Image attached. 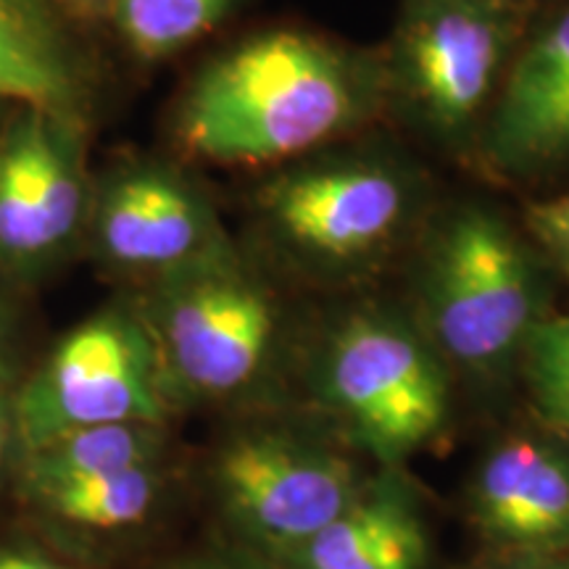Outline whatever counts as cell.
Here are the masks:
<instances>
[{
	"instance_id": "9c48e42d",
	"label": "cell",
	"mask_w": 569,
	"mask_h": 569,
	"mask_svg": "<svg viewBox=\"0 0 569 569\" xmlns=\"http://www.w3.org/2000/svg\"><path fill=\"white\" fill-rule=\"evenodd\" d=\"M84 238L103 267L148 284L232 248L209 198L159 161H127L92 184Z\"/></svg>"
},
{
	"instance_id": "277c9868",
	"label": "cell",
	"mask_w": 569,
	"mask_h": 569,
	"mask_svg": "<svg viewBox=\"0 0 569 569\" xmlns=\"http://www.w3.org/2000/svg\"><path fill=\"white\" fill-rule=\"evenodd\" d=\"M134 309L151 332L174 415L274 403L280 306L234 248L153 282Z\"/></svg>"
},
{
	"instance_id": "8fae6325",
	"label": "cell",
	"mask_w": 569,
	"mask_h": 569,
	"mask_svg": "<svg viewBox=\"0 0 569 569\" xmlns=\"http://www.w3.org/2000/svg\"><path fill=\"white\" fill-rule=\"evenodd\" d=\"M261 209L298 253L325 264H359L398 238L411 193L382 163H325L277 177L261 193Z\"/></svg>"
},
{
	"instance_id": "cb8c5ba5",
	"label": "cell",
	"mask_w": 569,
	"mask_h": 569,
	"mask_svg": "<svg viewBox=\"0 0 569 569\" xmlns=\"http://www.w3.org/2000/svg\"><path fill=\"white\" fill-rule=\"evenodd\" d=\"M21 380L17 356V319L9 298L0 293V386H13Z\"/></svg>"
},
{
	"instance_id": "44dd1931",
	"label": "cell",
	"mask_w": 569,
	"mask_h": 569,
	"mask_svg": "<svg viewBox=\"0 0 569 569\" xmlns=\"http://www.w3.org/2000/svg\"><path fill=\"white\" fill-rule=\"evenodd\" d=\"M0 569H84L48 546L40 536L13 522L0 530Z\"/></svg>"
},
{
	"instance_id": "8992f818",
	"label": "cell",
	"mask_w": 569,
	"mask_h": 569,
	"mask_svg": "<svg viewBox=\"0 0 569 569\" xmlns=\"http://www.w3.org/2000/svg\"><path fill=\"white\" fill-rule=\"evenodd\" d=\"M21 451L82 427L172 425L159 356L134 303L71 327L13 388Z\"/></svg>"
},
{
	"instance_id": "d6986e66",
	"label": "cell",
	"mask_w": 569,
	"mask_h": 569,
	"mask_svg": "<svg viewBox=\"0 0 569 569\" xmlns=\"http://www.w3.org/2000/svg\"><path fill=\"white\" fill-rule=\"evenodd\" d=\"M148 569H280V567L211 530L209 536L196 540V543L182 546V549L156 559Z\"/></svg>"
},
{
	"instance_id": "30bf717a",
	"label": "cell",
	"mask_w": 569,
	"mask_h": 569,
	"mask_svg": "<svg viewBox=\"0 0 569 569\" xmlns=\"http://www.w3.org/2000/svg\"><path fill=\"white\" fill-rule=\"evenodd\" d=\"M177 459L56 482L13 486L17 522L84 569H113L140 557L172 525L182 498Z\"/></svg>"
},
{
	"instance_id": "5bb4252c",
	"label": "cell",
	"mask_w": 569,
	"mask_h": 569,
	"mask_svg": "<svg viewBox=\"0 0 569 569\" xmlns=\"http://www.w3.org/2000/svg\"><path fill=\"white\" fill-rule=\"evenodd\" d=\"M486 148L507 172L569 159V9L511 59L490 111Z\"/></svg>"
},
{
	"instance_id": "6da1fadb",
	"label": "cell",
	"mask_w": 569,
	"mask_h": 569,
	"mask_svg": "<svg viewBox=\"0 0 569 569\" xmlns=\"http://www.w3.org/2000/svg\"><path fill=\"white\" fill-rule=\"evenodd\" d=\"M375 74L317 34L269 30L206 63L177 109V140L213 163L301 156L365 122Z\"/></svg>"
},
{
	"instance_id": "7c38bea8",
	"label": "cell",
	"mask_w": 569,
	"mask_h": 569,
	"mask_svg": "<svg viewBox=\"0 0 569 569\" xmlns=\"http://www.w3.org/2000/svg\"><path fill=\"white\" fill-rule=\"evenodd\" d=\"M461 515L478 553L569 551V446L543 432H509L478 459Z\"/></svg>"
},
{
	"instance_id": "ba28073f",
	"label": "cell",
	"mask_w": 569,
	"mask_h": 569,
	"mask_svg": "<svg viewBox=\"0 0 569 569\" xmlns=\"http://www.w3.org/2000/svg\"><path fill=\"white\" fill-rule=\"evenodd\" d=\"M84 122L13 106L0 127V274L40 280L84 240Z\"/></svg>"
},
{
	"instance_id": "d4e9b609",
	"label": "cell",
	"mask_w": 569,
	"mask_h": 569,
	"mask_svg": "<svg viewBox=\"0 0 569 569\" xmlns=\"http://www.w3.org/2000/svg\"><path fill=\"white\" fill-rule=\"evenodd\" d=\"M51 3L80 32L88 30V27H98L103 21H109L111 0H51Z\"/></svg>"
},
{
	"instance_id": "ffe728a7",
	"label": "cell",
	"mask_w": 569,
	"mask_h": 569,
	"mask_svg": "<svg viewBox=\"0 0 569 569\" xmlns=\"http://www.w3.org/2000/svg\"><path fill=\"white\" fill-rule=\"evenodd\" d=\"M525 224L553 267L569 280V193L551 201L532 203L525 211Z\"/></svg>"
},
{
	"instance_id": "52a82bcc",
	"label": "cell",
	"mask_w": 569,
	"mask_h": 569,
	"mask_svg": "<svg viewBox=\"0 0 569 569\" xmlns=\"http://www.w3.org/2000/svg\"><path fill=\"white\" fill-rule=\"evenodd\" d=\"M525 19L488 0H403L390 74L409 109L443 138L467 134L507 74Z\"/></svg>"
},
{
	"instance_id": "ac0fdd59",
	"label": "cell",
	"mask_w": 569,
	"mask_h": 569,
	"mask_svg": "<svg viewBox=\"0 0 569 569\" xmlns=\"http://www.w3.org/2000/svg\"><path fill=\"white\" fill-rule=\"evenodd\" d=\"M540 425L569 446V317H546L519 361Z\"/></svg>"
},
{
	"instance_id": "7a4b0ae2",
	"label": "cell",
	"mask_w": 569,
	"mask_h": 569,
	"mask_svg": "<svg viewBox=\"0 0 569 569\" xmlns=\"http://www.w3.org/2000/svg\"><path fill=\"white\" fill-rule=\"evenodd\" d=\"M372 465L315 415L269 403L238 411L201 461L211 530L280 565L336 519Z\"/></svg>"
},
{
	"instance_id": "484cf974",
	"label": "cell",
	"mask_w": 569,
	"mask_h": 569,
	"mask_svg": "<svg viewBox=\"0 0 569 569\" xmlns=\"http://www.w3.org/2000/svg\"><path fill=\"white\" fill-rule=\"evenodd\" d=\"M488 3H496V6H507V9H515V11H525L530 13L540 0H488Z\"/></svg>"
},
{
	"instance_id": "e0dca14e",
	"label": "cell",
	"mask_w": 569,
	"mask_h": 569,
	"mask_svg": "<svg viewBox=\"0 0 569 569\" xmlns=\"http://www.w3.org/2000/svg\"><path fill=\"white\" fill-rule=\"evenodd\" d=\"M240 0H111L113 24L127 51L142 61H163L217 30Z\"/></svg>"
},
{
	"instance_id": "7402d4cb",
	"label": "cell",
	"mask_w": 569,
	"mask_h": 569,
	"mask_svg": "<svg viewBox=\"0 0 569 569\" xmlns=\"http://www.w3.org/2000/svg\"><path fill=\"white\" fill-rule=\"evenodd\" d=\"M21 457L13 386H0V496H9Z\"/></svg>"
},
{
	"instance_id": "2e32d148",
	"label": "cell",
	"mask_w": 569,
	"mask_h": 569,
	"mask_svg": "<svg viewBox=\"0 0 569 569\" xmlns=\"http://www.w3.org/2000/svg\"><path fill=\"white\" fill-rule=\"evenodd\" d=\"M169 457H174L172 425L119 422L82 427L24 448L13 486H56L98 478Z\"/></svg>"
},
{
	"instance_id": "9a60e30c",
	"label": "cell",
	"mask_w": 569,
	"mask_h": 569,
	"mask_svg": "<svg viewBox=\"0 0 569 569\" xmlns=\"http://www.w3.org/2000/svg\"><path fill=\"white\" fill-rule=\"evenodd\" d=\"M0 103L88 122L92 71L82 32L51 0H0Z\"/></svg>"
},
{
	"instance_id": "5b68a950",
	"label": "cell",
	"mask_w": 569,
	"mask_h": 569,
	"mask_svg": "<svg viewBox=\"0 0 569 569\" xmlns=\"http://www.w3.org/2000/svg\"><path fill=\"white\" fill-rule=\"evenodd\" d=\"M419 330L453 377L496 382L519 372L543 298L522 240L496 213L461 209L448 217L425 261Z\"/></svg>"
},
{
	"instance_id": "3957f363",
	"label": "cell",
	"mask_w": 569,
	"mask_h": 569,
	"mask_svg": "<svg viewBox=\"0 0 569 569\" xmlns=\"http://www.w3.org/2000/svg\"><path fill=\"white\" fill-rule=\"evenodd\" d=\"M453 380L417 319L382 309L336 319L303 367L309 409L372 467H409L443 440Z\"/></svg>"
},
{
	"instance_id": "4316f807",
	"label": "cell",
	"mask_w": 569,
	"mask_h": 569,
	"mask_svg": "<svg viewBox=\"0 0 569 569\" xmlns=\"http://www.w3.org/2000/svg\"><path fill=\"white\" fill-rule=\"evenodd\" d=\"M11 109H13V103H0V127H3L6 117H9Z\"/></svg>"
},
{
	"instance_id": "603a6c76",
	"label": "cell",
	"mask_w": 569,
	"mask_h": 569,
	"mask_svg": "<svg viewBox=\"0 0 569 569\" xmlns=\"http://www.w3.org/2000/svg\"><path fill=\"white\" fill-rule=\"evenodd\" d=\"M459 569H569L565 553H475Z\"/></svg>"
},
{
	"instance_id": "4fadbf2b",
	"label": "cell",
	"mask_w": 569,
	"mask_h": 569,
	"mask_svg": "<svg viewBox=\"0 0 569 569\" xmlns=\"http://www.w3.org/2000/svg\"><path fill=\"white\" fill-rule=\"evenodd\" d=\"M280 569H436L430 501L409 467H372L353 501Z\"/></svg>"
}]
</instances>
